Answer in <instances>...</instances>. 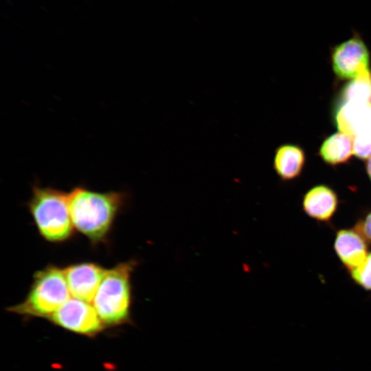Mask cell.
<instances>
[{
  "label": "cell",
  "instance_id": "1",
  "mask_svg": "<svg viewBox=\"0 0 371 371\" xmlns=\"http://www.w3.org/2000/svg\"><path fill=\"white\" fill-rule=\"evenodd\" d=\"M125 201L117 192H98L76 187L68 194L74 227L93 244L104 241Z\"/></svg>",
  "mask_w": 371,
  "mask_h": 371
},
{
  "label": "cell",
  "instance_id": "2",
  "mask_svg": "<svg viewBox=\"0 0 371 371\" xmlns=\"http://www.w3.org/2000/svg\"><path fill=\"white\" fill-rule=\"evenodd\" d=\"M27 205L43 238L60 243L72 236L74 227L69 210L68 194L52 188L34 186Z\"/></svg>",
  "mask_w": 371,
  "mask_h": 371
},
{
  "label": "cell",
  "instance_id": "3",
  "mask_svg": "<svg viewBox=\"0 0 371 371\" xmlns=\"http://www.w3.org/2000/svg\"><path fill=\"white\" fill-rule=\"evenodd\" d=\"M136 266L133 260L106 269L93 300V306L104 324H122L128 321L131 304V277Z\"/></svg>",
  "mask_w": 371,
  "mask_h": 371
},
{
  "label": "cell",
  "instance_id": "4",
  "mask_svg": "<svg viewBox=\"0 0 371 371\" xmlns=\"http://www.w3.org/2000/svg\"><path fill=\"white\" fill-rule=\"evenodd\" d=\"M64 269L49 265L36 271L24 300L10 306V312L26 316L48 317L69 298Z\"/></svg>",
  "mask_w": 371,
  "mask_h": 371
},
{
  "label": "cell",
  "instance_id": "5",
  "mask_svg": "<svg viewBox=\"0 0 371 371\" xmlns=\"http://www.w3.org/2000/svg\"><path fill=\"white\" fill-rule=\"evenodd\" d=\"M55 324L74 333L93 336L104 328V323L88 302L70 298L49 317Z\"/></svg>",
  "mask_w": 371,
  "mask_h": 371
},
{
  "label": "cell",
  "instance_id": "6",
  "mask_svg": "<svg viewBox=\"0 0 371 371\" xmlns=\"http://www.w3.org/2000/svg\"><path fill=\"white\" fill-rule=\"evenodd\" d=\"M331 59L338 77L352 80L368 69L370 53L361 36L355 32L350 38L334 47Z\"/></svg>",
  "mask_w": 371,
  "mask_h": 371
},
{
  "label": "cell",
  "instance_id": "7",
  "mask_svg": "<svg viewBox=\"0 0 371 371\" xmlns=\"http://www.w3.org/2000/svg\"><path fill=\"white\" fill-rule=\"evenodd\" d=\"M63 269L69 293L88 302L93 300L106 270L93 262L71 265Z\"/></svg>",
  "mask_w": 371,
  "mask_h": 371
},
{
  "label": "cell",
  "instance_id": "8",
  "mask_svg": "<svg viewBox=\"0 0 371 371\" xmlns=\"http://www.w3.org/2000/svg\"><path fill=\"white\" fill-rule=\"evenodd\" d=\"M369 243L355 227L342 229L336 234L334 249L341 263L350 271L366 258Z\"/></svg>",
  "mask_w": 371,
  "mask_h": 371
},
{
  "label": "cell",
  "instance_id": "9",
  "mask_svg": "<svg viewBox=\"0 0 371 371\" xmlns=\"http://www.w3.org/2000/svg\"><path fill=\"white\" fill-rule=\"evenodd\" d=\"M338 205L337 193L325 185L312 188L302 199L303 211L309 217L321 222L329 221L335 214Z\"/></svg>",
  "mask_w": 371,
  "mask_h": 371
},
{
  "label": "cell",
  "instance_id": "10",
  "mask_svg": "<svg viewBox=\"0 0 371 371\" xmlns=\"http://www.w3.org/2000/svg\"><path fill=\"white\" fill-rule=\"evenodd\" d=\"M336 122L340 132L352 138L371 130V102H348L339 109Z\"/></svg>",
  "mask_w": 371,
  "mask_h": 371
},
{
  "label": "cell",
  "instance_id": "11",
  "mask_svg": "<svg viewBox=\"0 0 371 371\" xmlns=\"http://www.w3.org/2000/svg\"><path fill=\"white\" fill-rule=\"evenodd\" d=\"M304 161V153L299 146L286 144L276 149L273 165L282 181H290L300 175Z\"/></svg>",
  "mask_w": 371,
  "mask_h": 371
},
{
  "label": "cell",
  "instance_id": "12",
  "mask_svg": "<svg viewBox=\"0 0 371 371\" xmlns=\"http://www.w3.org/2000/svg\"><path fill=\"white\" fill-rule=\"evenodd\" d=\"M353 153V138L339 132L328 137L319 149V155L330 165H337L347 161Z\"/></svg>",
  "mask_w": 371,
  "mask_h": 371
},
{
  "label": "cell",
  "instance_id": "13",
  "mask_svg": "<svg viewBox=\"0 0 371 371\" xmlns=\"http://www.w3.org/2000/svg\"><path fill=\"white\" fill-rule=\"evenodd\" d=\"M343 98L345 102L371 101V71L369 68L363 70L346 85Z\"/></svg>",
  "mask_w": 371,
  "mask_h": 371
},
{
  "label": "cell",
  "instance_id": "14",
  "mask_svg": "<svg viewBox=\"0 0 371 371\" xmlns=\"http://www.w3.org/2000/svg\"><path fill=\"white\" fill-rule=\"evenodd\" d=\"M349 271L356 284L366 291H371V252L360 265Z\"/></svg>",
  "mask_w": 371,
  "mask_h": 371
},
{
  "label": "cell",
  "instance_id": "15",
  "mask_svg": "<svg viewBox=\"0 0 371 371\" xmlns=\"http://www.w3.org/2000/svg\"><path fill=\"white\" fill-rule=\"evenodd\" d=\"M353 153L361 159L371 157V130L363 132L353 138Z\"/></svg>",
  "mask_w": 371,
  "mask_h": 371
},
{
  "label": "cell",
  "instance_id": "16",
  "mask_svg": "<svg viewBox=\"0 0 371 371\" xmlns=\"http://www.w3.org/2000/svg\"><path fill=\"white\" fill-rule=\"evenodd\" d=\"M355 228L371 243V211L358 221Z\"/></svg>",
  "mask_w": 371,
  "mask_h": 371
},
{
  "label": "cell",
  "instance_id": "17",
  "mask_svg": "<svg viewBox=\"0 0 371 371\" xmlns=\"http://www.w3.org/2000/svg\"><path fill=\"white\" fill-rule=\"evenodd\" d=\"M366 170L371 181V157L368 159V161L366 163Z\"/></svg>",
  "mask_w": 371,
  "mask_h": 371
}]
</instances>
